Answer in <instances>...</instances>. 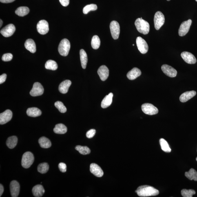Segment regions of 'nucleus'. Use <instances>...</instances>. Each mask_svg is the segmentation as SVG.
I'll return each instance as SVG.
<instances>
[{"mask_svg": "<svg viewBox=\"0 0 197 197\" xmlns=\"http://www.w3.org/2000/svg\"><path fill=\"white\" fill-rule=\"evenodd\" d=\"M45 189L41 185L35 186L32 189L33 194L35 197H40L43 196L45 193Z\"/></svg>", "mask_w": 197, "mask_h": 197, "instance_id": "5701e85b", "label": "nucleus"}, {"mask_svg": "<svg viewBox=\"0 0 197 197\" xmlns=\"http://www.w3.org/2000/svg\"><path fill=\"white\" fill-rule=\"evenodd\" d=\"M98 74L102 81H105L109 76V71L108 67L105 65H102L98 70Z\"/></svg>", "mask_w": 197, "mask_h": 197, "instance_id": "f3484780", "label": "nucleus"}, {"mask_svg": "<svg viewBox=\"0 0 197 197\" xmlns=\"http://www.w3.org/2000/svg\"><path fill=\"white\" fill-rule=\"evenodd\" d=\"M192 22V21L191 19H189L188 21L183 22L181 24L178 30L179 35L182 36H185L187 33L189 32Z\"/></svg>", "mask_w": 197, "mask_h": 197, "instance_id": "1a4fd4ad", "label": "nucleus"}, {"mask_svg": "<svg viewBox=\"0 0 197 197\" xmlns=\"http://www.w3.org/2000/svg\"><path fill=\"white\" fill-rule=\"evenodd\" d=\"M13 56L10 53L4 54L2 57V60L4 61H9L12 59Z\"/></svg>", "mask_w": 197, "mask_h": 197, "instance_id": "ea45409f", "label": "nucleus"}, {"mask_svg": "<svg viewBox=\"0 0 197 197\" xmlns=\"http://www.w3.org/2000/svg\"><path fill=\"white\" fill-rule=\"evenodd\" d=\"M185 175L189 180L197 181V172L194 169H191L185 173Z\"/></svg>", "mask_w": 197, "mask_h": 197, "instance_id": "7c9ffc66", "label": "nucleus"}, {"mask_svg": "<svg viewBox=\"0 0 197 197\" xmlns=\"http://www.w3.org/2000/svg\"><path fill=\"white\" fill-rule=\"evenodd\" d=\"M80 61L82 67L85 69L86 67L88 62V57L86 53L83 49L80 50Z\"/></svg>", "mask_w": 197, "mask_h": 197, "instance_id": "bb28decb", "label": "nucleus"}, {"mask_svg": "<svg viewBox=\"0 0 197 197\" xmlns=\"http://www.w3.org/2000/svg\"><path fill=\"white\" fill-rule=\"evenodd\" d=\"M141 109L142 111L145 114L150 116L158 114V112L157 108L150 103L143 104L142 105Z\"/></svg>", "mask_w": 197, "mask_h": 197, "instance_id": "423d86ee", "label": "nucleus"}, {"mask_svg": "<svg viewBox=\"0 0 197 197\" xmlns=\"http://www.w3.org/2000/svg\"><path fill=\"white\" fill-rule=\"evenodd\" d=\"M43 92L44 89L43 86L38 82H36L34 84L30 94L32 96H37L41 95L43 94Z\"/></svg>", "mask_w": 197, "mask_h": 197, "instance_id": "9b49d317", "label": "nucleus"}, {"mask_svg": "<svg viewBox=\"0 0 197 197\" xmlns=\"http://www.w3.org/2000/svg\"><path fill=\"white\" fill-rule=\"evenodd\" d=\"M36 28L40 34L42 35L46 34L48 32L49 30L48 23L46 20H41L37 23Z\"/></svg>", "mask_w": 197, "mask_h": 197, "instance_id": "9d476101", "label": "nucleus"}, {"mask_svg": "<svg viewBox=\"0 0 197 197\" xmlns=\"http://www.w3.org/2000/svg\"><path fill=\"white\" fill-rule=\"evenodd\" d=\"M161 69L166 75L171 78L175 77L177 75V71L173 67L169 65L164 64L162 65Z\"/></svg>", "mask_w": 197, "mask_h": 197, "instance_id": "4468645a", "label": "nucleus"}, {"mask_svg": "<svg viewBox=\"0 0 197 197\" xmlns=\"http://www.w3.org/2000/svg\"><path fill=\"white\" fill-rule=\"evenodd\" d=\"M54 105L58 109V110H59L60 112L64 113L66 112L67 110L66 107H65L62 102L60 101L56 102L55 103Z\"/></svg>", "mask_w": 197, "mask_h": 197, "instance_id": "58836bf2", "label": "nucleus"}, {"mask_svg": "<svg viewBox=\"0 0 197 197\" xmlns=\"http://www.w3.org/2000/svg\"><path fill=\"white\" fill-rule=\"evenodd\" d=\"M71 81L69 80H65L60 83L58 89L62 94H66L68 92L69 87L71 85Z\"/></svg>", "mask_w": 197, "mask_h": 197, "instance_id": "412c9836", "label": "nucleus"}, {"mask_svg": "<svg viewBox=\"0 0 197 197\" xmlns=\"http://www.w3.org/2000/svg\"><path fill=\"white\" fill-rule=\"evenodd\" d=\"M160 145L162 150L165 152L170 153L171 152V149L168 143L165 140L161 138L160 140Z\"/></svg>", "mask_w": 197, "mask_h": 197, "instance_id": "473e14b6", "label": "nucleus"}, {"mask_svg": "<svg viewBox=\"0 0 197 197\" xmlns=\"http://www.w3.org/2000/svg\"><path fill=\"white\" fill-rule=\"evenodd\" d=\"M91 46L94 49L99 48L100 45V40L98 36L95 35L93 36L91 40Z\"/></svg>", "mask_w": 197, "mask_h": 197, "instance_id": "72a5a7b5", "label": "nucleus"}, {"mask_svg": "<svg viewBox=\"0 0 197 197\" xmlns=\"http://www.w3.org/2000/svg\"><path fill=\"white\" fill-rule=\"evenodd\" d=\"M165 18L164 15L158 11L155 14L154 16V25L155 29L159 30L165 22Z\"/></svg>", "mask_w": 197, "mask_h": 197, "instance_id": "39448f33", "label": "nucleus"}, {"mask_svg": "<svg viewBox=\"0 0 197 197\" xmlns=\"http://www.w3.org/2000/svg\"><path fill=\"white\" fill-rule=\"evenodd\" d=\"M15 0H0L1 3H7L12 2Z\"/></svg>", "mask_w": 197, "mask_h": 197, "instance_id": "a18cd8bd", "label": "nucleus"}, {"mask_svg": "<svg viewBox=\"0 0 197 197\" xmlns=\"http://www.w3.org/2000/svg\"><path fill=\"white\" fill-rule=\"evenodd\" d=\"M137 30L143 34H147L149 32L150 25L147 22L142 19V18H138L135 22Z\"/></svg>", "mask_w": 197, "mask_h": 197, "instance_id": "f03ea898", "label": "nucleus"}, {"mask_svg": "<svg viewBox=\"0 0 197 197\" xmlns=\"http://www.w3.org/2000/svg\"><path fill=\"white\" fill-rule=\"evenodd\" d=\"M75 149L80 154L83 155L88 154L91 152L90 149L86 146H77L75 147Z\"/></svg>", "mask_w": 197, "mask_h": 197, "instance_id": "f704fd0d", "label": "nucleus"}, {"mask_svg": "<svg viewBox=\"0 0 197 197\" xmlns=\"http://www.w3.org/2000/svg\"><path fill=\"white\" fill-rule=\"evenodd\" d=\"M16 30V27L14 25L12 24H10L2 29L1 30V33L5 37H8L13 34Z\"/></svg>", "mask_w": 197, "mask_h": 197, "instance_id": "f8f14e48", "label": "nucleus"}, {"mask_svg": "<svg viewBox=\"0 0 197 197\" xmlns=\"http://www.w3.org/2000/svg\"><path fill=\"white\" fill-rule=\"evenodd\" d=\"M25 47L31 53H35L36 50V43L32 39H27L25 43Z\"/></svg>", "mask_w": 197, "mask_h": 197, "instance_id": "b1692460", "label": "nucleus"}, {"mask_svg": "<svg viewBox=\"0 0 197 197\" xmlns=\"http://www.w3.org/2000/svg\"><path fill=\"white\" fill-rule=\"evenodd\" d=\"M196 161H197V157L196 158Z\"/></svg>", "mask_w": 197, "mask_h": 197, "instance_id": "8fccbe9b", "label": "nucleus"}, {"mask_svg": "<svg viewBox=\"0 0 197 197\" xmlns=\"http://www.w3.org/2000/svg\"><path fill=\"white\" fill-rule=\"evenodd\" d=\"M10 191L12 197H17L19 195L20 191V185L16 180L12 181L10 184Z\"/></svg>", "mask_w": 197, "mask_h": 197, "instance_id": "2eb2a0df", "label": "nucleus"}, {"mask_svg": "<svg viewBox=\"0 0 197 197\" xmlns=\"http://www.w3.org/2000/svg\"><path fill=\"white\" fill-rule=\"evenodd\" d=\"M136 192L140 197L155 196L159 193V191L157 189L147 185L140 186L137 189Z\"/></svg>", "mask_w": 197, "mask_h": 197, "instance_id": "f257e3e1", "label": "nucleus"}, {"mask_svg": "<svg viewBox=\"0 0 197 197\" xmlns=\"http://www.w3.org/2000/svg\"><path fill=\"white\" fill-rule=\"evenodd\" d=\"M90 171L91 173L98 178L103 176L104 173L101 168L96 164H91L90 166Z\"/></svg>", "mask_w": 197, "mask_h": 197, "instance_id": "a211bd4d", "label": "nucleus"}, {"mask_svg": "<svg viewBox=\"0 0 197 197\" xmlns=\"http://www.w3.org/2000/svg\"><path fill=\"white\" fill-rule=\"evenodd\" d=\"M71 47L70 42L67 39L62 40L58 47V51L61 55L67 56L68 55Z\"/></svg>", "mask_w": 197, "mask_h": 197, "instance_id": "7ed1b4c3", "label": "nucleus"}, {"mask_svg": "<svg viewBox=\"0 0 197 197\" xmlns=\"http://www.w3.org/2000/svg\"><path fill=\"white\" fill-rule=\"evenodd\" d=\"M38 142L41 147L43 148L47 149L50 147L52 145V143L49 139L45 137H42L39 139Z\"/></svg>", "mask_w": 197, "mask_h": 197, "instance_id": "a878e982", "label": "nucleus"}, {"mask_svg": "<svg viewBox=\"0 0 197 197\" xmlns=\"http://www.w3.org/2000/svg\"><path fill=\"white\" fill-rule=\"evenodd\" d=\"M196 2H197V0H195Z\"/></svg>", "mask_w": 197, "mask_h": 197, "instance_id": "603ef678", "label": "nucleus"}, {"mask_svg": "<svg viewBox=\"0 0 197 197\" xmlns=\"http://www.w3.org/2000/svg\"><path fill=\"white\" fill-rule=\"evenodd\" d=\"M46 69L53 71L56 70L58 68L57 63L55 61L52 60H49L45 64Z\"/></svg>", "mask_w": 197, "mask_h": 197, "instance_id": "2f4dec72", "label": "nucleus"}, {"mask_svg": "<svg viewBox=\"0 0 197 197\" xmlns=\"http://www.w3.org/2000/svg\"><path fill=\"white\" fill-rule=\"evenodd\" d=\"M4 192L3 186L1 184H0V196H1Z\"/></svg>", "mask_w": 197, "mask_h": 197, "instance_id": "49530a36", "label": "nucleus"}, {"mask_svg": "<svg viewBox=\"0 0 197 197\" xmlns=\"http://www.w3.org/2000/svg\"><path fill=\"white\" fill-rule=\"evenodd\" d=\"M109 27H110L111 35L113 39H118L119 37L120 32L119 24L117 22L113 21L111 22Z\"/></svg>", "mask_w": 197, "mask_h": 197, "instance_id": "0eeeda50", "label": "nucleus"}, {"mask_svg": "<svg viewBox=\"0 0 197 197\" xmlns=\"http://www.w3.org/2000/svg\"><path fill=\"white\" fill-rule=\"evenodd\" d=\"M60 3L64 7H66L69 3V0H59Z\"/></svg>", "mask_w": 197, "mask_h": 197, "instance_id": "37998d69", "label": "nucleus"}, {"mask_svg": "<svg viewBox=\"0 0 197 197\" xmlns=\"http://www.w3.org/2000/svg\"><path fill=\"white\" fill-rule=\"evenodd\" d=\"M54 132L57 134H64L67 131L66 126L62 123L58 124L55 126L54 129Z\"/></svg>", "mask_w": 197, "mask_h": 197, "instance_id": "cd10ccee", "label": "nucleus"}, {"mask_svg": "<svg viewBox=\"0 0 197 197\" xmlns=\"http://www.w3.org/2000/svg\"><path fill=\"white\" fill-rule=\"evenodd\" d=\"M26 113L27 116L32 117L40 116L42 114L41 111L36 107L29 108L27 109Z\"/></svg>", "mask_w": 197, "mask_h": 197, "instance_id": "393cba45", "label": "nucleus"}, {"mask_svg": "<svg viewBox=\"0 0 197 197\" xmlns=\"http://www.w3.org/2000/svg\"><path fill=\"white\" fill-rule=\"evenodd\" d=\"M58 168L60 171L64 173L67 171V165L65 163L61 162L58 166Z\"/></svg>", "mask_w": 197, "mask_h": 197, "instance_id": "79ce46f5", "label": "nucleus"}, {"mask_svg": "<svg viewBox=\"0 0 197 197\" xmlns=\"http://www.w3.org/2000/svg\"><path fill=\"white\" fill-rule=\"evenodd\" d=\"M141 74V71L137 67H134L127 74V78L130 80H134Z\"/></svg>", "mask_w": 197, "mask_h": 197, "instance_id": "aec40b11", "label": "nucleus"}, {"mask_svg": "<svg viewBox=\"0 0 197 197\" xmlns=\"http://www.w3.org/2000/svg\"><path fill=\"white\" fill-rule=\"evenodd\" d=\"M167 1H171V0H167Z\"/></svg>", "mask_w": 197, "mask_h": 197, "instance_id": "09e8293b", "label": "nucleus"}, {"mask_svg": "<svg viewBox=\"0 0 197 197\" xmlns=\"http://www.w3.org/2000/svg\"><path fill=\"white\" fill-rule=\"evenodd\" d=\"M136 43L138 50L141 54H146L148 50L149 47L143 38L138 36L136 39Z\"/></svg>", "mask_w": 197, "mask_h": 197, "instance_id": "6e6552de", "label": "nucleus"}, {"mask_svg": "<svg viewBox=\"0 0 197 197\" xmlns=\"http://www.w3.org/2000/svg\"><path fill=\"white\" fill-rule=\"evenodd\" d=\"M18 142V138L15 136H13L7 139L6 141V145L10 149H12L15 147L17 145Z\"/></svg>", "mask_w": 197, "mask_h": 197, "instance_id": "c85d7f7f", "label": "nucleus"}, {"mask_svg": "<svg viewBox=\"0 0 197 197\" xmlns=\"http://www.w3.org/2000/svg\"><path fill=\"white\" fill-rule=\"evenodd\" d=\"M96 131L94 129H92L87 131L86 133L87 137L88 138H91L94 137L95 133Z\"/></svg>", "mask_w": 197, "mask_h": 197, "instance_id": "a19ab883", "label": "nucleus"}, {"mask_svg": "<svg viewBox=\"0 0 197 197\" xmlns=\"http://www.w3.org/2000/svg\"><path fill=\"white\" fill-rule=\"evenodd\" d=\"M30 10L27 7H18L16 11V14L20 16H24L29 14Z\"/></svg>", "mask_w": 197, "mask_h": 197, "instance_id": "c756f323", "label": "nucleus"}, {"mask_svg": "<svg viewBox=\"0 0 197 197\" xmlns=\"http://www.w3.org/2000/svg\"><path fill=\"white\" fill-rule=\"evenodd\" d=\"M49 169V165L47 163H43L39 164L38 165L37 169L38 172L44 174L46 173L48 171Z\"/></svg>", "mask_w": 197, "mask_h": 197, "instance_id": "c9c22d12", "label": "nucleus"}, {"mask_svg": "<svg viewBox=\"0 0 197 197\" xmlns=\"http://www.w3.org/2000/svg\"><path fill=\"white\" fill-rule=\"evenodd\" d=\"M12 116V111L10 109H7L0 114V124L3 125L10 121Z\"/></svg>", "mask_w": 197, "mask_h": 197, "instance_id": "ddd939ff", "label": "nucleus"}, {"mask_svg": "<svg viewBox=\"0 0 197 197\" xmlns=\"http://www.w3.org/2000/svg\"><path fill=\"white\" fill-rule=\"evenodd\" d=\"M113 96L112 93H110L104 98L101 103V107L102 108H107L111 105L112 102Z\"/></svg>", "mask_w": 197, "mask_h": 197, "instance_id": "4be33fe9", "label": "nucleus"}, {"mask_svg": "<svg viewBox=\"0 0 197 197\" xmlns=\"http://www.w3.org/2000/svg\"><path fill=\"white\" fill-rule=\"evenodd\" d=\"M195 193L196 192L193 189H183L181 191L182 196L184 197H192Z\"/></svg>", "mask_w": 197, "mask_h": 197, "instance_id": "4c0bfd02", "label": "nucleus"}, {"mask_svg": "<svg viewBox=\"0 0 197 197\" xmlns=\"http://www.w3.org/2000/svg\"><path fill=\"white\" fill-rule=\"evenodd\" d=\"M133 46H134V44H133Z\"/></svg>", "mask_w": 197, "mask_h": 197, "instance_id": "3c124183", "label": "nucleus"}, {"mask_svg": "<svg viewBox=\"0 0 197 197\" xmlns=\"http://www.w3.org/2000/svg\"><path fill=\"white\" fill-rule=\"evenodd\" d=\"M7 75L6 74H3L0 76V84H1L5 82L6 79Z\"/></svg>", "mask_w": 197, "mask_h": 197, "instance_id": "c03bdc74", "label": "nucleus"}, {"mask_svg": "<svg viewBox=\"0 0 197 197\" xmlns=\"http://www.w3.org/2000/svg\"><path fill=\"white\" fill-rule=\"evenodd\" d=\"M34 161L33 154L29 151L25 152L22 157L21 165L25 168H28Z\"/></svg>", "mask_w": 197, "mask_h": 197, "instance_id": "20e7f679", "label": "nucleus"}, {"mask_svg": "<svg viewBox=\"0 0 197 197\" xmlns=\"http://www.w3.org/2000/svg\"><path fill=\"white\" fill-rule=\"evenodd\" d=\"M196 92L194 91H187L181 95L180 100L182 103L187 102L196 95Z\"/></svg>", "mask_w": 197, "mask_h": 197, "instance_id": "6ab92c4d", "label": "nucleus"}, {"mask_svg": "<svg viewBox=\"0 0 197 197\" xmlns=\"http://www.w3.org/2000/svg\"><path fill=\"white\" fill-rule=\"evenodd\" d=\"M0 23H1L0 24V27H1L3 24V21L2 19L0 20Z\"/></svg>", "mask_w": 197, "mask_h": 197, "instance_id": "de8ad7c7", "label": "nucleus"}, {"mask_svg": "<svg viewBox=\"0 0 197 197\" xmlns=\"http://www.w3.org/2000/svg\"><path fill=\"white\" fill-rule=\"evenodd\" d=\"M181 55L184 61L188 64H195L196 63V58L191 53L184 52L181 53Z\"/></svg>", "mask_w": 197, "mask_h": 197, "instance_id": "dca6fc26", "label": "nucleus"}, {"mask_svg": "<svg viewBox=\"0 0 197 197\" xmlns=\"http://www.w3.org/2000/svg\"><path fill=\"white\" fill-rule=\"evenodd\" d=\"M98 7L95 4L88 5L84 7L83 9V12L84 14H86L91 11H95L97 9Z\"/></svg>", "mask_w": 197, "mask_h": 197, "instance_id": "e433bc0d", "label": "nucleus"}]
</instances>
